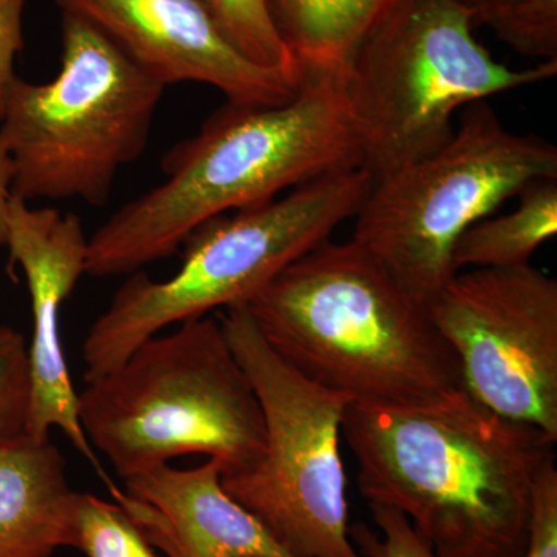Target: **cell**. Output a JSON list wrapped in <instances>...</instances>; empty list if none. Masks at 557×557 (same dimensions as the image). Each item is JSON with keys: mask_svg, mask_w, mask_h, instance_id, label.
<instances>
[{"mask_svg": "<svg viewBox=\"0 0 557 557\" xmlns=\"http://www.w3.org/2000/svg\"><path fill=\"white\" fill-rule=\"evenodd\" d=\"M361 161L343 75L306 73L284 104L226 102L163 157L164 182L91 234L86 274L129 276L174 256L209 220Z\"/></svg>", "mask_w": 557, "mask_h": 557, "instance_id": "1", "label": "cell"}, {"mask_svg": "<svg viewBox=\"0 0 557 557\" xmlns=\"http://www.w3.org/2000/svg\"><path fill=\"white\" fill-rule=\"evenodd\" d=\"M343 437L369 505L401 512L437 557H522L544 432L471 398L446 408L350 403Z\"/></svg>", "mask_w": 557, "mask_h": 557, "instance_id": "2", "label": "cell"}, {"mask_svg": "<svg viewBox=\"0 0 557 557\" xmlns=\"http://www.w3.org/2000/svg\"><path fill=\"white\" fill-rule=\"evenodd\" d=\"M245 306L274 351L351 403L446 408L469 399L428 307L355 240L311 249Z\"/></svg>", "mask_w": 557, "mask_h": 557, "instance_id": "3", "label": "cell"}, {"mask_svg": "<svg viewBox=\"0 0 557 557\" xmlns=\"http://www.w3.org/2000/svg\"><path fill=\"white\" fill-rule=\"evenodd\" d=\"M78 417L123 480L189 454L214 458L230 478L265 450L258 395L219 318L189 319L139 344L78 392Z\"/></svg>", "mask_w": 557, "mask_h": 557, "instance_id": "4", "label": "cell"}, {"mask_svg": "<svg viewBox=\"0 0 557 557\" xmlns=\"http://www.w3.org/2000/svg\"><path fill=\"white\" fill-rule=\"evenodd\" d=\"M372 177L362 168L325 174L287 196L219 215L190 234L177 273L129 274L83 344L84 383L120 368L146 339L209 311L247 304L282 270L357 215Z\"/></svg>", "mask_w": 557, "mask_h": 557, "instance_id": "5", "label": "cell"}, {"mask_svg": "<svg viewBox=\"0 0 557 557\" xmlns=\"http://www.w3.org/2000/svg\"><path fill=\"white\" fill-rule=\"evenodd\" d=\"M164 90L95 25L62 13L60 72L49 83L16 76L0 110L13 196L108 203L119 172L145 152Z\"/></svg>", "mask_w": 557, "mask_h": 557, "instance_id": "6", "label": "cell"}, {"mask_svg": "<svg viewBox=\"0 0 557 557\" xmlns=\"http://www.w3.org/2000/svg\"><path fill=\"white\" fill-rule=\"evenodd\" d=\"M472 27V14L454 0H399L359 44L343 83L372 180L442 148L465 106L557 75V61L500 64Z\"/></svg>", "mask_w": 557, "mask_h": 557, "instance_id": "7", "label": "cell"}, {"mask_svg": "<svg viewBox=\"0 0 557 557\" xmlns=\"http://www.w3.org/2000/svg\"><path fill=\"white\" fill-rule=\"evenodd\" d=\"M541 178H557L556 146L509 131L486 101L471 102L442 148L372 180L351 240L428 307L457 274L465 231Z\"/></svg>", "mask_w": 557, "mask_h": 557, "instance_id": "8", "label": "cell"}, {"mask_svg": "<svg viewBox=\"0 0 557 557\" xmlns=\"http://www.w3.org/2000/svg\"><path fill=\"white\" fill-rule=\"evenodd\" d=\"M262 409L265 450L222 485L292 557H361L350 539L341 456L350 399L293 368L259 332L245 304L219 314Z\"/></svg>", "mask_w": 557, "mask_h": 557, "instance_id": "9", "label": "cell"}, {"mask_svg": "<svg viewBox=\"0 0 557 557\" xmlns=\"http://www.w3.org/2000/svg\"><path fill=\"white\" fill-rule=\"evenodd\" d=\"M465 391L557 442V281L527 263L458 271L428 306Z\"/></svg>", "mask_w": 557, "mask_h": 557, "instance_id": "10", "label": "cell"}, {"mask_svg": "<svg viewBox=\"0 0 557 557\" xmlns=\"http://www.w3.org/2000/svg\"><path fill=\"white\" fill-rule=\"evenodd\" d=\"M90 22L164 87L199 83L242 106H278L300 81L260 67L233 42L208 0H54Z\"/></svg>", "mask_w": 557, "mask_h": 557, "instance_id": "11", "label": "cell"}, {"mask_svg": "<svg viewBox=\"0 0 557 557\" xmlns=\"http://www.w3.org/2000/svg\"><path fill=\"white\" fill-rule=\"evenodd\" d=\"M87 245L89 237L78 215L33 208L13 196L7 248L11 262L27 278L33 313L27 434L46 438L51 429H60L109 487L113 482L81 428L78 392L70 376L60 329L62 306L86 274Z\"/></svg>", "mask_w": 557, "mask_h": 557, "instance_id": "12", "label": "cell"}, {"mask_svg": "<svg viewBox=\"0 0 557 557\" xmlns=\"http://www.w3.org/2000/svg\"><path fill=\"white\" fill-rule=\"evenodd\" d=\"M222 475L208 458L186 469L161 465L108 490L168 557H292L226 493Z\"/></svg>", "mask_w": 557, "mask_h": 557, "instance_id": "13", "label": "cell"}, {"mask_svg": "<svg viewBox=\"0 0 557 557\" xmlns=\"http://www.w3.org/2000/svg\"><path fill=\"white\" fill-rule=\"evenodd\" d=\"M76 491L50 437L0 442V557H51L75 548Z\"/></svg>", "mask_w": 557, "mask_h": 557, "instance_id": "14", "label": "cell"}, {"mask_svg": "<svg viewBox=\"0 0 557 557\" xmlns=\"http://www.w3.org/2000/svg\"><path fill=\"white\" fill-rule=\"evenodd\" d=\"M399 0H267L274 27L302 76L343 75L359 44Z\"/></svg>", "mask_w": 557, "mask_h": 557, "instance_id": "15", "label": "cell"}, {"mask_svg": "<svg viewBox=\"0 0 557 557\" xmlns=\"http://www.w3.org/2000/svg\"><path fill=\"white\" fill-rule=\"evenodd\" d=\"M518 199L515 211L487 215L465 231L454 248L457 273L527 265L539 247L556 237L557 178L531 182Z\"/></svg>", "mask_w": 557, "mask_h": 557, "instance_id": "16", "label": "cell"}, {"mask_svg": "<svg viewBox=\"0 0 557 557\" xmlns=\"http://www.w3.org/2000/svg\"><path fill=\"white\" fill-rule=\"evenodd\" d=\"M231 42L249 61L300 81L302 72L293 60L271 20L267 0H208Z\"/></svg>", "mask_w": 557, "mask_h": 557, "instance_id": "17", "label": "cell"}, {"mask_svg": "<svg viewBox=\"0 0 557 557\" xmlns=\"http://www.w3.org/2000/svg\"><path fill=\"white\" fill-rule=\"evenodd\" d=\"M73 530L86 557H160L116 502L95 494H76Z\"/></svg>", "mask_w": 557, "mask_h": 557, "instance_id": "18", "label": "cell"}, {"mask_svg": "<svg viewBox=\"0 0 557 557\" xmlns=\"http://www.w3.org/2000/svg\"><path fill=\"white\" fill-rule=\"evenodd\" d=\"M479 24L523 57L557 61V0H515Z\"/></svg>", "mask_w": 557, "mask_h": 557, "instance_id": "19", "label": "cell"}, {"mask_svg": "<svg viewBox=\"0 0 557 557\" xmlns=\"http://www.w3.org/2000/svg\"><path fill=\"white\" fill-rule=\"evenodd\" d=\"M30 406L28 343L21 332L0 324V442L27 432Z\"/></svg>", "mask_w": 557, "mask_h": 557, "instance_id": "20", "label": "cell"}, {"mask_svg": "<svg viewBox=\"0 0 557 557\" xmlns=\"http://www.w3.org/2000/svg\"><path fill=\"white\" fill-rule=\"evenodd\" d=\"M379 531L362 522L350 525V539L361 557H437L409 520L387 507L369 505Z\"/></svg>", "mask_w": 557, "mask_h": 557, "instance_id": "21", "label": "cell"}, {"mask_svg": "<svg viewBox=\"0 0 557 557\" xmlns=\"http://www.w3.org/2000/svg\"><path fill=\"white\" fill-rule=\"evenodd\" d=\"M522 557H557V468L549 458L534 487L530 531Z\"/></svg>", "mask_w": 557, "mask_h": 557, "instance_id": "22", "label": "cell"}, {"mask_svg": "<svg viewBox=\"0 0 557 557\" xmlns=\"http://www.w3.org/2000/svg\"><path fill=\"white\" fill-rule=\"evenodd\" d=\"M27 0H0V110L11 81L16 78L14 61L24 47L22 17Z\"/></svg>", "mask_w": 557, "mask_h": 557, "instance_id": "23", "label": "cell"}, {"mask_svg": "<svg viewBox=\"0 0 557 557\" xmlns=\"http://www.w3.org/2000/svg\"><path fill=\"white\" fill-rule=\"evenodd\" d=\"M13 163L9 150L0 137V247H7L9 239V212L13 200Z\"/></svg>", "mask_w": 557, "mask_h": 557, "instance_id": "24", "label": "cell"}, {"mask_svg": "<svg viewBox=\"0 0 557 557\" xmlns=\"http://www.w3.org/2000/svg\"><path fill=\"white\" fill-rule=\"evenodd\" d=\"M454 2L467 9L472 14L474 24H479V21L485 17L486 14L508 5V3L515 2V0H454Z\"/></svg>", "mask_w": 557, "mask_h": 557, "instance_id": "25", "label": "cell"}]
</instances>
